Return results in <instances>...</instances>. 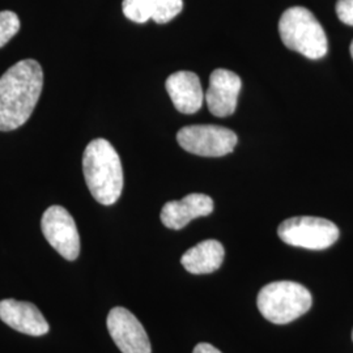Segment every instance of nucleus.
<instances>
[{"label": "nucleus", "instance_id": "nucleus-1", "mask_svg": "<svg viewBox=\"0 0 353 353\" xmlns=\"http://www.w3.org/2000/svg\"><path fill=\"white\" fill-rule=\"evenodd\" d=\"M43 87V71L34 59L20 61L0 77V131L26 125Z\"/></svg>", "mask_w": 353, "mask_h": 353}, {"label": "nucleus", "instance_id": "nucleus-2", "mask_svg": "<svg viewBox=\"0 0 353 353\" xmlns=\"http://www.w3.org/2000/svg\"><path fill=\"white\" fill-rule=\"evenodd\" d=\"M83 172L92 196L103 205L117 202L123 190V168L113 145L105 139L92 140L83 156Z\"/></svg>", "mask_w": 353, "mask_h": 353}, {"label": "nucleus", "instance_id": "nucleus-3", "mask_svg": "<svg viewBox=\"0 0 353 353\" xmlns=\"http://www.w3.org/2000/svg\"><path fill=\"white\" fill-rule=\"evenodd\" d=\"M279 33L283 43L307 59H321L328 51L327 36L316 16L303 7H292L281 14Z\"/></svg>", "mask_w": 353, "mask_h": 353}, {"label": "nucleus", "instance_id": "nucleus-4", "mask_svg": "<svg viewBox=\"0 0 353 353\" xmlns=\"http://www.w3.org/2000/svg\"><path fill=\"white\" fill-rule=\"evenodd\" d=\"M256 303L267 321L275 325H287L309 312L313 297L301 284L284 280L263 287Z\"/></svg>", "mask_w": 353, "mask_h": 353}, {"label": "nucleus", "instance_id": "nucleus-5", "mask_svg": "<svg viewBox=\"0 0 353 353\" xmlns=\"http://www.w3.org/2000/svg\"><path fill=\"white\" fill-rule=\"evenodd\" d=\"M284 243L307 250H325L339 239V229L326 219L314 216H297L283 221L278 228Z\"/></svg>", "mask_w": 353, "mask_h": 353}, {"label": "nucleus", "instance_id": "nucleus-6", "mask_svg": "<svg viewBox=\"0 0 353 353\" xmlns=\"http://www.w3.org/2000/svg\"><path fill=\"white\" fill-rule=\"evenodd\" d=\"M178 144L186 152L203 157H221L233 152L239 138L225 127L195 125L181 128L176 134Z\"/></svg>", "mask_w": 353, "mask_h": 353}, {"label": "nucleus", "instance_id": "nucleus-7", "mask_svg": "<svg viewBox=\"0 0 353 353\" xmlns=\"http://www.w3.org/2000/svg\"><path fill=\"white\" fill-rule=\"evenodd\" d=\"M45 239L64 259L75 261L80 254V236L75 220L62 205H51L41 220Z\"/></svg>", "mask_w": 353, "mask_h": 353}, {"label": "nucleus", "instance_id": "nucleus-8", "mask_svg": "<svg viewBox=\"0 0 353 353\" xmlns=\"http://www.w3.org/2000/svg\"><path fill=\"white\" fill-rule=\"evenodd\" d=\"M108 330L122 353H151L150 338L131 312L114 307L108 316Z\"/></svg>", "mask_w": 353, "mask_h": 353}, {"label": "nucleus", "instance_id": "nucleus-9", "mask_svg": "<svg viewBox=\"0 0 353 353\" xmlns=\"http://www.w3.org/2000/svg\"><path fill=\"white\" fill-rule=\"evenodd\" d=\"M242 81L240 76L225 68H217L210 76V87L204 97L211 114L225 118L236 112Z\"/></svg>", "mask_w": 353, "mask_h": 353}, {"label": "nucleus", "instance_id": "nucleus-10", "mask_svg": "<svg viewBox=\"0 0 353 353\" xmlns=\"http://www.w3.org/2000/svg\"><path fill=\"white\" fill-rule=\"evenodd\" d=\"M0 319L13 330L30 336L46 335L50 330L36 305L12 299L0 301Z\"/></svg>", "mask_w": 353, "mask_h": 353}, {"label": "nucleus", "instance_id": "nucleus-11", "mask_svg": "<svg viewBox=\"0 0 353 353\" xmlns=\"http://www.w3.org/2000/svg\"><path fill=\"white\" fill-rule=\"evenodd\" d=\"M214 212V201L205 194H189L181 201L168 202L161 210V221L169 229L179 230L194 219Z\"/></svg>", "mask_w": 353, "mask_h": 353}, {"label": "nucleus", "instance_id": "nucleus-12", "mask_svg": "<svg viewBox=\"0 0 353 353\" xmlns=\"http://www.w3.org/2000/svg\"><path fill=\"white\" fill-rule=\"evenodd\" d=\"M166 92L179 113L194 114L201 110L205 100L202 84L196 74L178 71L166 79Z\"/></svg>", "mask_w": 353, "mask_h": 353}, {"label": "nucleus", "instance_id": "nucleus-13", "mask_svg": "<svg viewBox=\"0 0 353 353\" xmlns=\"http://www.w3.org/2000/svg\"><path fill=\"white\" fill-rule=\"evenodd\" d=\"M224 254V246L219 241L205 240L185 252L181 263L190 274H211L223 265Z\"/></svg>", "mask_w": 353, "mask_h": 353}, {"label": "nucleus", "instance_id": "nucleus-14", "mask_svg": "<svg viewBox=\"0 0 353 353\" xmlns=\"http://www.w3.org/2000/svg\"><path fill=\"white\" fill-rule=\"evenodd\" d=\"M156 0H123L122 10L128 20L144 24L152 19Z\"/></svg>", "mask_w": 353, "mask_h": 353}, {"label": "nucleus", "instance_id": "nucleus-15", "mask_svg": "<svg viewBox=\"0 0 353 353\" xmlns=\"http://www.w3.org/2000/svg\"><path fill=\"white\" fill-rule=\"evenodd\" d=\"M182 8V0H156L152 13V20L157 24H166L178 16Z\"/></svg>", "mask_w": 353, "mask_h": 353}, {"label": "nucleus", "instance_id": "nucleus-16", "mask_svg": "<svg viewBox=\"0 0 353 353\" xmlns=\"http://www.w3.org/2000/svg\"><path fill=\"white\" fill-rule=\"evenodd\" d=\"M20 19L12 11L0 12V48L7 45L20 30Z\"/></svg>", "mask_w": 353, "mask_h": 353}, {"label": "nucleus", "instance_id": "nucleus-17", "mask_svg": "<svg viewBox=\"0 0 353 353\" xmlns=\"http://www.w3.org/2000/svg\"><path fill=\"white\" fill-rule=\"evenodd\" d=\"M336 14L341 23L353 26V0H338Z\"/></svg>", "mask_w": 353, "mask_h": 353}, {"label": "nucleus", "instance_id": "nucleus-18", "mask_svg": "<svg viewBox=\"0 0 353 353\" xmlns=\"http://www.w3.org/2000/svg\"><path fill=\"white\" fill-rule=\"evenodd\" d=\"M192 353H221L217 348H214V345H211V344H208V343H199L196 347H195V350H194V352Z\"/></svg>", "mask_w": 353, "mask_h": 353}, {"label": "nucleus", "instance_id": "nucleus-19", "mask_svg": "<svg viewBox=\"0 0 353 353\" xmlns=\"http://www.w3.org/2000/svg\"><path fill=\"white\" fill-rule=\"evenodd\" d=\"M350 51H351V55H352V58H353V41H352V43H351V48H350Z\"/></svg>", "mask_w": 353, "mask_h": 353}, {"label": "nucleus", "instance_id": "nucleus-20", "mask_svg": "<svg viewBox=\"0 0 353 353\" xmlns=\"http://www.w3.org/2000/svg\"><path fill=\"white\" fill-rule=\"evenodd\" d=\"M352 338H353V334H352Z\"/></svg>", "mask_w": 353, "mask_h": 353}]
</instances>
